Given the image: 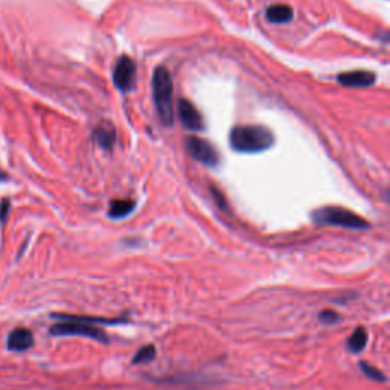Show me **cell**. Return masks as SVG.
<instances>
[{
    "label": "cell",
    "instance_id": "cell-1",
    "mask_svg": "<svg viewBox=\"0 0 390 390\" xmlns=\"http://www.w3.org/2000/svg\"><path fill=\"white\" fill-rule=\"evenodd\" d=\"M273 133L261 125L235 127L230 133V147L239 153H261L273 145Z\"/></svg>",
    "mask_w": 390,
    "mask_h": 390
},
{
    "label": "cell",
    "instance_id": "cell-2",
    "mask_svg": "<svg viewBox=\"0 0 390 390\" xmlns=\"http://www.w3.org/2000/svg\"><path fill=\"white\" fill-rule=\"evenodd\" d=\"M153 97L160 121L165 125H173V80L165 67H157L154 71Z\"/></svg>",
    "mask_w": 390,
    "mask_h": 390
},
{
    "label": "cell",
    "instance_id": "cell-3",
    "mask_svg": "<svg viewBox=\"0 0 390 390\" xmlns=\"http://www.w3.org/2000/svg\"><path fill=\"white\" fill-rule=\"evenodd\" d=\"M313 220L319 224H330V226H340V228L346 229H366L369 228V223L363 220L354 212L348 210L345 208H335V206H326L319 210L313 212Z\"/></svg>",
    "mask_w": 390,
    "mask_h": 390
},
{
    "label": "cell",
    "instance_id": "cell-4",
    "mask_svg": "<svg viewBox=\"0 0 390 390\" xmlns=\"http://www.w3.org/2000/svg\"><path fill=\"white\" fill-rule=\"evenodd\" d=\"M52 335H84V337L93 339L101 343H108V335L99 330V328H95L90 324H83V321H71V320H63L61 324L53 325L51 328Z\"/></svg>",
    "mask_w": 390,
    "mask_h": 390
},
{
    "label": "cell",
    "instance_id": "cell-5",
    "mask_svg": "<svg viewBox=\"0 0 390 390\" xmlns=\"http://www.w3.org/2000/svg\"><path fill=\"white\" fill-rule=\"evenodd\" d=\"M188 151L197 162L208 167H215L218 163V153L212 143L200 138H189Z\"/></svg>",
    "mask_w": 390,
    "mask_h": 390
},
{
    "label": "cell",
    "instance_id": "cell-6",
    "mask_svg": "<svg viewBox=\"0 0 390 390\" xmlns=\"http://www.w3.org/2000/svg\"><path fill=\"white\" fill-rule=\"evenodd\" d=\"M134 73H136V66L133 61L128 57L119 58L113 72L114 86L118 87L121 92H130L134 86Z\"/></svg>",
    "mask_w": 390,
    "mask_h": 390
},
{
    "label": "cell",
    "instance_id": "cell-7",
    "mask_svg": "<svg viewBox=\"0 0 390 390\" xmlns=\"http://www.w3.org/2000/svg\"><path fill=\"white\" fill-rule=\"evenodd\" d=\"M179 116L182 119V124L188 130H195V132H198V130H203L204 122H203L202 114L188 99L179 101Z\"/></svg>",
    "mask_w": 390,
    "mask_h": 390
},
{
    "label": "cell",
    "instance_id": "cell-8",
    "mask_svg": "<svg viewBox=\"0 0 390 390\" xmlns=\"http://www.w3.org/2000/svg\"><path fill=\"white\" fill-rule=\"evenodd\" d=\"M6 345H8L10 351L23 352L34 345V335L29 330H26V328H16L14 331L10 332Z\"/></svg>",
    "mask_w": 390,
    "mask_h": 390
},
{
    "label": "cell",
    "instance_id": "cell-9",
    "mask_svg": "<svg viewBox=\"0 0 390 390\" xmlns=\"http://www.w3.org/2000/svg\"><path fill=\"white\" fill-rule=\"evenodd\" d=\"M339 83L349 87H367L375 83V75L372 72L355 71L339 75Z\"/></svg>",
    "mask_w": 390,
    "mask_h": 390
},
{
    "label": "cell",
    "instance_id": "cell-10",
    "mask_svg": "<svg viewBox=\"0 0 390 390\" xmlns=\"http://www.w3.org/2000/svg\"><path fill=\"white\" fill-rule=\"evenodd\" d=\"M93 136H95V141L98 142V145L102 148H106V149L112 148L113 143H114V139H116L114 128L110 124H107V122L101 124L97 130H95Z\"/></svg>",
    "mask_w": 390,
    "mask_h": 390
},
{
    "label": "cell",
    "instance_id": "cell-11",
    "mask_svg": "<svg viewBox=\"0 0 390 390\" xmlns=\"http://www.w3.org/2000/svg\"><path fill=\"white\" fill-rule=\"evenodd\" d=\"M267 19L271 23H289L293 19V10L285 5H273L267 11Z\"/></svg>",
    "mask_w": 390,
    "mask_h": 390
},
{
    "label": "cell",
    "instance_id": "cell-12",
    "mask_svg": "<svg viewBox=\"0 0 390 390\" xmlns=\"http://www.w3.org/2000/svg\"><path fill=\"white\" fill-rule=\"evenodd\" d=\"M136 203L133 200H114L108 209V215L112 218H124L128 214H132Z\"/></svg>",
    "mask_w": 390,
    "mask_h": 390
},
{
    "label": "cell",
    "instance_id": "cell-13",
    "mask_svg": "<svg viewBox=\"0 0 390 390\" xmlns=\"http://www.w3.org/2000/svg\"><path fill=\"white\" fill-rule=\"evenodd\" d=\"M366 343H367V332L365 331V328H357L348 340V348L349 351L358 354L366 348Z\"/></svg>",
    "mask_w": 390,
    "mask_h": 390
},
{
    "label": "cell",
    "instance_id": "cell-14",
    "mask_svg": "<svg viewBox=\"0 0 390 390\" xmlns=\"http://www.w3.org/2000/svg\"><path fill=\"white\" fill-rule=\"evenodd\" d=\"M156 357V348L153 345H148L145 348H142L141 351L136 354V357L133 358V365H141V363H148Z\"/></svg>",
    "mask_w": 390,
    "mask_h": 390
},
{
    "label": "cell",
    "instance_id": "cell-15",
    "mask_svg": "<svg viewBox=\"0 0 390 390\" xmlns=\"http://www.w3.org/2000/svg\"><path fill=\"white\" fill-rule=\"evenodd\" d=\"M360 367H361V371L369 376V378L376 380V381H386V376L382 375V374L378 371V369H375V367H372L371 365H367V363L361 361V363H360Z\"/></svg>",
    "mask_w": 390,
    "mask_h": 390
},
{
    "label": "cell",
    "instance_id": "cell-16",
    "mask_svg": "<svg viewBox=\"0 0 390 390\" xmlns=\"http://www.w3.org/2000/svg\"><path fill=\"white\" fill-rule=\"evenodd\" d=\"M320 320L324 321V324H335V321L340 320V316L335 311L332 310H325L320 313Z\"/></svg>",
    "mask_w": 390,
    "mask_h": 390
},
{
    "label": "cell",
    "instance_id": "cell-17",
    "mask_svg": "<svg viewBox=\"0 0 390 390\" xmlns=\"http://www.w3.org/2000/svg\"><path fill=\"white\" fill-rule=\"evenodd\" d=\"M8 209H10V202L3 200L2 204H0V221H5L6 215H8Z\"/></svg>",
    "mask_w": 390,
    "mask_h": 390
},
{
    "label": "cell",
    "instance_id": "cell-18",
    "mask_svg": "<svg viewBox=\"0 0 390 390\" xmlns=\"http://www.w3.org/2000/svg\"><path fill=\"white\" fill-rule=\"evenodd\" d=\"M5 180H8V175H6L2 169H0V182H5Z\"/></svg>",
    "mask_w": 390,
    "mask_h": 390
}]
</instances>
